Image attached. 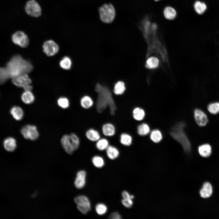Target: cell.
<instances>
[{
    "label": "cell",
    "mask_w": 219,
    "mask_h": 219,
    "mask_svg": "<svg viewBox=\"0 0 219 219\" xmlns=\"http://www.w3.org/2000/svg\"><path fill=\"white\" fill-rule=\"evenodd\" d=\"M33 68L29 61L24 59L19 55H15L7 62L5 67L0 68V83H4L10 78L29 73Z\"/></svg>",
    "instance_id": "cell-1"
},
{
    "label": "cell",
    "mask_w": 219,
    "mask_h": 219,
    "mask_svg": "<svg viewBox=\"0 0 219 219\" xmlns=\"http://www.w3.org/2000/svg\"><path fill=\"white\" fill-rule=\"evenodd\" d=\"M95 89L98 95L96 105L97 112L101 113L108 107L111 114L114 115L116 106L110 90L107 87L99 83L96 85Z\"/></svg>",
    "instance_id": "cell-2"
},
{
    "label": "cell",
    "mask_w": 219,
    "mask_h": 219,
    "mask_svg": "<svg viewBox=\"0 0 219 219\" xmlns=\"http://www.w3.org/2000/svg\"><path fill=\"white\" fill-rule=\"evenodd\" d=\"M185 125L183 122L176 123L172 127L170 134L174 139L181 144L185 152L189 153L191 151V145L184 130Z\"/></svg>",
    "instance_id": "cell-3"
},
{
    "label": "cell",
    "mask_w": 219,
    "mask_h": 219,
    "mask_svg": "<svg viewBox=\"0 0 219 219\" xmlns=\"http://www.w3.org/2000/svg\"><path fill=\"white\" fill-rule=\"evenodd\" d=\"M100 19L103 23L109 24L112 23L116 16V11L113 5L110 3H106L99 8Z\"/></svg>",
    "instance_id": "cell-4"
},
{
    "label": "cell",
    "mask_w": 219,
    "mask_h": 219,
    "mask_svg": "<svg viewBox=\"0 0 219 219\" xmlns=\"http://www.w3.org/2000/svg\"><path fill=\"white\" fill-rule=\"evenodd\" d=\"M25 11L26 14L31 17L38 18L42 14L41 7L36 0H28L24 6Z\"/></svg>",
    "instance_id": "cell-5"
},
{
    "label": "cell",
    "mask_w": 219,
    "mask_h": 219,
    "mask_svg": "<svg viewBox=\"0 0 219 219\" xmlns=\"http://www.w3.org/2000/svg\"><path fill=\"white\" fill-rule=\"evenodd\" d=\"M11 39L15 44L22 47H26L29 43V40L27 35L23 31L18 30L12 35Z\"/></svg>",
    "instance_id": "cell-6"
},
{
    "label": "cell",
    "mask_w": 219,
    "mask_h": 219,
    "mask_svg": "<svg viewBox=\"0 0 219 219\" xmlns=\"http://www.w3.org/2000/svg\"><path fill=\"white\" fill-rule=\"evenodd\" d=\"M74 200L78 210L83 214H86L91 209L90 203L88 198L83 195L76 197Z\"/></svg>",
    "instance_id": "cell-7"
},
{
    "label": "cell",
    "mask_w": 219,
    "mask_h": 219,
    "mask_svg": "<svg viewBox=\"0 0 219 219\" xmlns=\"http://www.w3.org/2000/svg\"><path fill=\"white\" fill-rule=\"evenodd\" d=\"M21 132L25 138L31 140H36L39 136L37 128L34 125H26L22 128Z\"/></svg>",
    "instance_id": "cell-8"
},
{
    "label": "cell",
    "mask_w": 219,
    "mask_h": 219,
    "mask_svg": "<svg viewBox=\"0 0 219 219\" xmlns=\"http://www.w3.org/2000/svg\"><path fill=\"white\" fill-rule=\"evenodd\" d=\"M43 51L48 56H51L56 54L58 51V45L54 41L48 40L44 42L43 45Z\"/></svg>",
    "instance_id": "cell-9"
},
{
    "label": "cell",
    "mask_w": 219,
    "mask_h": 219,
    "mask_svg": "<svg viewBox=\"0 0 219 219\" xmlns=\"http://www.w3.org/2000/svg\"><path fill=\"white\" fill-rule=\"evenodd\" d=\"M12 82L16 86L23 88L25 85L30 84L31 79L27 74H23L12 78Z\"/></svg>",
    "instance_id": "cell-10"
},
{
    "label": "cell",
    "mask_w": 219,
    "mask_h": 219,
    "mask_svg": "<svg viewBox=\"0 0 219 219\" xmlns=\"http://www.w3.org/2000/svg\"><path fill=\"white\" fill-rule=\"evenodd\" d=\"M194 116L196 122L200 126H204L208 122L206 114L200 109H195Z\"/></svg>",
    "instance_id": "cell-11"
},
{
    "label": "cell",
    "mask_w": 219,
    "mask_h": 219,
    "mask_svg": "<svg viewBox=\"0 0 219 219\" xmlns=\"http://www.w3.org/2000/svg\"><path fill=\"white\" fill-rule=\"evenodd\" d=\"M61 143L63 148L67 153L71 155L75 151L69 134L64 135L61 138Z\"/></svg>",
    "instance_id": "cell-12"
},
{
    "label": "cell",
    "mask_w": 219,
    "mask_h": 219,
    "mask_svg": "<svg viewBox=\"0 0 219 219\" xmlns=\"http://www.w3.org/2000/svg\"><path fill=\"white\" fill-rule=\"evenodd\" d=\"M86 172L83 170L78 172L75 179L74 184L75 187L78 189H81L85 186L86 181Z\"/></svg>",
    "instance_id": "cell-13"
},
{
    "label": "cell",
    "mask_w": 219,
    "mask_h": 219,
    "mask_svg": "<svg viewBox=\"0 0 219 219\" xmlns=\"http://www.w3.org/2000/svg\"><path fill=\"white\" fill-rule=\"evenodd\" d=\"M212 190V187L211 184L208 182H206L203 184L202 188L200 191V196L204 198H208L211 195Z\"/></svg>",
    "instance_id": "cell-14"
},
{
    "label": "cell",
    "mask_w": 219,
    "mask_h": 219,
    "mask_svg": "<svg viewBox=\"0 0 219 219\" xmlns=\"http://www.w3.org/2000/svg\"><path fill=\"white\" fill-rule=\"evenodd\" d=\"M102 131L104 135L107 137H112L115 134V128L112 123H106L103 125Z\"/></svg>",
    "instance_id": "cell-15"
},
{
    "label": "cell",
    "mask_w": 219,
    "mask_h": 219,
    "mask_svg": "<svg viewBox=\"0 0 219 219\" xmlns=\"http://www.w3.org/2000/svg\"><path fill=\"white\" fill-rule=\"evenodd\" d=\"M3 145L6 151L10 152L13 151L16 147V141L13 137H8L4 141Z\"/></svg>",
    "instance_id": "cell-16"
},
{
    "label": "cell",
    "mask_w": 219,
    "mask_h": 219,
    "mask_svg": "<svg viewBox=\"0 0 219 219\" xmlns=\"http://www.w3.org/2000/svg\"><path fill=\"white\" fill-rule=\"evenodd\" d=\"M200 155L203 157H207L211 154L212 148L209 144H205L200 146L198 148Z\"/></svg>",
    "instance_id": "cell-17"
},
{
    "label": "cell",
    "mask_w": 219,
    "mask_h": 219,
    "mask_svg": "<svg viewBox=\"0 0 219 219\" xmlns=\"http://www.w3.org/2000/svg\"><path fill=\"white\" fill-rule=\"evenodd\" d=\"M85 136L89 141H97L100 138V135L99 132L96 130L91 128L88 130L85 133Z\"/></svg>",
    "instance_id": "cell-18"
},
{
    "label": "cell",
    "mask_w": 219,
    "mask_h": 219,
    "mask_svg": "<svg viewBox=\"0 0 219 219\" xmlns=\"http://www.w3.org/2000/svg\"><path fill=\"white\" fill-rule=\"evenodd\" d=\"M163 15L167 19L170 20L174 19L176 17L177 12L173 7L168 6L165 7L163 10Z\"/></svg>",
    "instance_id": "cell-19"
},
{
    "label": "cell",
    "mask_w": 219,
    "mask_h": 219,
    "mask_svg": "<svg viewBox=\"0 0 219 219\" xmlns=\"http://www.w3.org/2000/svg\"><path fill=\"white\" fill-rule=\"evenodd\" d=\"M10 112L14 118L17 120H21L23 117V111L19 106H14L12 107Z\"/></svg>",
    "instance_id": "cell-20"
},
{
    "label": "cell",
    "mask_w": 219,
    "mask_h": 219,
    "mask_svg": "<svg viewBox=\"0 0 219 219\" xmlns=\"http://www.w3.org/2000/svg\"><path fill=\"white\" fill-rule=\"evenodd\" d=\"M106 150L107 156L111 159H114L117 158L119 155V152L118 150L113 146L109 145Z\"/></svg>",
    "instance_id": "cell-21"
},
{
    "label": "cell",
    "mask_w": 219,
    "mask_h": 219,
    "mask_svg": "<svg viewBox=\"0 0 219 219\" xmlns=\"http://www.w3.org/2000/svg\"><path fill=\"white\" fill-rule=\"evenodd\" d=\"M80 103L81 106L83 108L88 109L92 106L93 101L91 97L88 96H85L81 99Z\"/></svg>",
    "instance_id": "cell-22"
},
{
    "label": "cell",
    "mask_w": 219,
    "mask_h": 219,
    "mask_svg": "<svg viewBox=\"0 0 219 219\" xmlns=\"http://www.w3.org/2000/svg\"><path fill=\"white\" fill-rule=\"evenodd\" d=\"M194 8L197 14L201 15L205 12L207 9V6L204 2L197 1L195 2Z\"/></svg>",
    "instance_id": "cell-23"
},
{
    "label": "cell",
    "mask_w": 219,
    "mask_h": 219,
    "mask_svg": "<svg viewBox=\"0 0 219 219\" xmlns=\"http://www.w3.org/2000/svg\"><path fill=\"white\" fill-rule=\"evenodd\" d=\"M34 98V96L31 91H25L21 96L22 101L26 104H30L33 103Z\"/></svg>",
    "instance_id": "cell-24"
},
{
    "label": "cell",
    "mask_w": 219,
    "mask_h": 219,
    "mask_svg": "<svg viewBox=\"0 0 219 219\" xmlns=\"http://www.w3.org/2000/svg\"><path fill=\"white\" fill-rule=\"evenodd\" d=\"M132 113L133 117L136 120H141L145 116V112L144 110L138 107L135 108Z\"/></svg>",
    "instance_id": "cell-25"
},
{
    "label": "cell",
    "mask_w": 219,
    "mask_h": 219,
    "mask_svg": "<svg viewBox=\"0 0 219 219\" xmlns=\"http://www.w3.org/2000/svg\"><path fill=\"white\" fill-rule=\"evenodd\" d=\"M126 89L125 84L121 81L117 82L115 85L113 92L116 95L122 94Z\"/></svg>",
    "instance_id": "cell-26"
},
{
    "label": "cell",
    "mask_w": 219,
    "mask_h": 219,
    "mask_svg": "<svg viewBox=\"0 0 219 219\" xmlns=\"http://www.w3.org/2000/svg\"><path fill=\"white\" fill-rule=\"evenodd\" d=\"M151 140L155 143L160 142L162 139V135L161 132L158 129H155L151 132L150 135Z\"/></svg>",
    "instance_id": "cell-27"
},
{
    "label": "cell",
    "mask_w": 219,
    "mask_h": 219,
    "mask_svg": "<svg viewBox=\"0 0 219 219\" xmlns=\"http://www.w3.org/2000/svg\"><path fill=\"white\" fill-rule=\"evenodd\" d=\"M132 141V137L129 134L126 133L121 134L120 142L122 144L126 146H129L131 144Z\"/></svg>",
    "instance_id": "cell-28"
},
{
    "label": "cell",
    "mask_w": 219,
    "mask_h": 219,
    "mask_svg": "<svg viewBox=\"0 0 219 219\" xmlns=\"http://www.w3.org/2000/svg\"><path fill=\"white\" fill-rule=\"evenodd\" d=\"M150 131L148 125L145 123L139 125L137 128V132L140 136H144L148 134Z\"/></svg>",
    "instance_id": "cell-29"
},
{
    "label": "cell",
    "mask_w": 219,
    "mask_h": 219,
    "mask_svg": "<svg viewBox=\"0 0 219 219\" xmlns=\"http://www.w3.org/2000/svg\"><path fill=\"white\" fill-rule=\"evenodd\" d=\"M109 146L108 140L105 138H100L96 141V147L99 151H103L106 149Z\"/></svg>",
    "instance_id": "cell-30"
},
{
    "label": "cell",
    "mask_w": 219,
    "mask_h": 219,
    "mask_svg": "<svg viewBox=\"0 0 219 219\" xmlns=\"http://www.w3.org/2000/svg\"><path fill=\"white\" fill-rule=\"evenodd\" d=\"M159 61L157 57H151L149 58L146 62V67L150 69H154L157 68L159 64Z\"/></svg>",
    "instance_id": "cell-31"
},
{
    "label": "cell",
    "mask_w": 219,
    "mask_h": 219,
    "mask_svg": "<svg viewBox=\"0 0 219 219\" xmlns=\"http://www.w3.org/2000/svg\"><path fill=\"white\" fill-rule=\"evenodd\" d=\"M71 61L68 57H64L60 61L59 64L60 67L63 69L68 70L70 69L71 65Z\"/></svg>",
    "instance_id": "cell-32"
},
{
    "label": "cell",
    "mask_w": 219,
    "mask_h": 219,
    "mask_svg": "<svg viewBox=\"0 0 219 219\" xmlns=\"http://www.w3.org/2000/svg\"><path fill=\"white\" fill-rule=\"evenodd\" d=\"M69 135L73 148L75 151L77 150L79 147L80 144L79 138L75 133H71Z\"/></svg>",
    "instance_id": "cell-33"
},
{
    "label": "cell",
    "mask_w": 219,
    "mask_h": 219,
    "mask_svg": "<svg viewBox=\"0 0 219 219\" xmlns=\"http://www.w3.org/2000/svg\"><path fill=\"white\" fill-rule=\"evenodd\" d=\"M207 109L211 114H215L219 112V102H215L209 104Z\"/></svg>",
    "instance_id": "cell-34"
},
{
    "label": "cell",
    "mask_w": 219,
    "mask_h": 219,
    "mask_svg": "<svg viewBox=\"0 0 219 219\" xmlns=\"http://www.w3.org/2000/svg\"><path fill=\"white\" fill-rule=\"evenodd\" d=\"M92 162L94 166L98 168L103 167L104 164L103 158L99 156H94L92 158Z\"/></svg>",
    "instance_id": "cell-35"
},
{
    "label": "cell",
    "mask_w": 219,
    "mask_h": 219,
    "mask_svg": "<svg viewBox=\"0 0 219 219\" xmlns=\"http://www.w3.org/2000/svg\"><path fill=\"white\" fill-rule=\"evenodd\" d=\"M58 105L61 108L65 109L69 106V102L68 99L65 97H61L57 100Z\"/></svg>",
    "instance_id": "cell-36"
},
{
    "label": "cell",
    "mask_w": 219,
    "mask_h": 219,
    "mask_svg": "<svg viewBox=\"0 0 219 219\" xmlns=\"http://www.w3.org/2000/svg\"><path fill=\"white\" fill-rule=\"evenodd\" d=\"M107 208L104 204H98L96 207V210L97 213L99 215L105 214L107 212Z\"/></svg>",
    "instance_id": "cell-37"
},
{
    "label": "cell",
    "mask_w": 219,
    "mask_h": 219,
    "mask_svg": "<svg viewBox=\"0 0 219 219\" xmlns=\"http://www.w3.org/2000/svg\"><path fill=\"white\" fill-rule=\"evenodd\" d=\"M122 203L124 207L129 208L132 206L133 202L131 199H123L122 200Z\"/></svg>",
    "instance_id": "cell-38"
},
{
    "label": "cell",
    "mask_w": 219,
    "mask_h": 219,
    "mask_svg": "<svg viewBox=\"0 0 219 219\" xmlns=\"http://www.w3.org/2000/svg\"><path fill=\"white\" fill-rule=\"evenodd\" d=\"M109 218L111 219H120L121 218V216L117 212L112 213L109 216Z\"/></svg>",
    "instance_id": "cell-39"
},
{
    "label": "cell",
    "mask_w": 219,
    "mask_h": 219,
    "mask_svg": "<svg viewBox=\"0 0 219 219\" xmlns=\"http://www.w3.org/2000/svg\"><path fill=\"white\" fill-rule=\"evenodd\" d=\"M122 195L123 199L130 198L132 199L134 198V196L133 195H130L129 193L127 191H124L122 192Z\"/></svg>",
    "instance_id": "cell-40"
},
{
    "label": "cell",
    "mask_w": 219,
    "mask_h": 219,
    "mask_svg": "<svg viewBox=\"0 0 219 219\" xmlns=\"http://www.w3.org/2000/svg\"><path fill=\"white\" fill-rule=\"evenodd\" d=\"M23 88L25 91H31L33 87L30 84L25 85Z\"/></svg>",
    "instance_id": "cell-41"
},
{
    "label": "cell",
    "mask_w": 219,
    "mask_h": 219,
    "mask_svg": "<svg viewBox=\"0 0 219 219\" xmlns=\"http://www.w3.org/2000/svg\"><path fill=\"white\" fill-rule=\"evenodd\" d=\"M155 0V1H159V0Z\"/></svg>",
    "instance_id": "cell-42"
}]
</instances>
